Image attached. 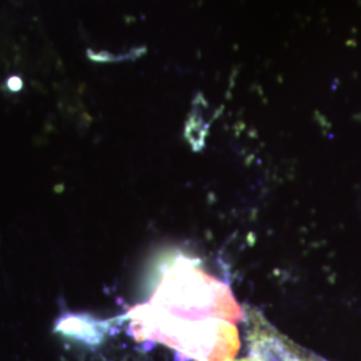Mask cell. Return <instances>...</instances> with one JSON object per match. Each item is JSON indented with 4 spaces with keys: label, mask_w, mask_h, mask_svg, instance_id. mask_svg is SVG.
<instances>
[{
    "label": "cell",
    "mask_w": 361,
    "mask_h": 361,
    "mask_svg": "<svg viewBox=\"0 0 361 361\" xmlns=\"http://www.w3.org/2000/svg\"><path fill=\"white\" fill-rule=\"evenodd\" d=\"M128 317L137 340L164 344L183 361H234L244 312L228 285L194 258L178 256L165 268L152 298Z\"/></svg>",
    "instance_id": "obj_1"
},
{
    "label": "cell",
    "mask_w": 361,
    "mask_h": 361,
    "mask_svg": "<svg viewBox=\"0 0 361 361\" xmlns=\"http://www.w3.org/2000/svg\"><path fill=\"white\" fill-rule=\"evenodd\" d=\"M237 361H325L296 345L264 320L252 322L249 348L245 357Z\"/></svg>",
    "instance_id": "obj_2"
},
{
    "label": "cell",
    "mask_w": 361,
    "mask_h": 361,
    "mask_svg": "<svg viewBox=\"0 0 361 361\" xmlns=\"http://www.w3.org/2000/svg\"><path fill=\"white\" fill-rule=\"evenodd\" d=\"M110 324L99 322L87 314H65L56 324V331L87 344H98L104 340Z\"/></svg>",
    "instance_id": "obj_3"
},
{
    "label": "cell",
    "mask_w": 361,
    "mask_h": 361,
    "mask_svg": "<svg viewBox=\"0 0 361 361\" xmlns=\"http://www.w3.org/2000/svg\"><path fill=\"white\" fill-rule=\"evenodd\" d=\"M22 79L18 77V75H13V77L8 78L7 80V86L11 91H19L22 89Z\"/></svg>",
    "instance_id": "obj_4"
}]
</instances>
